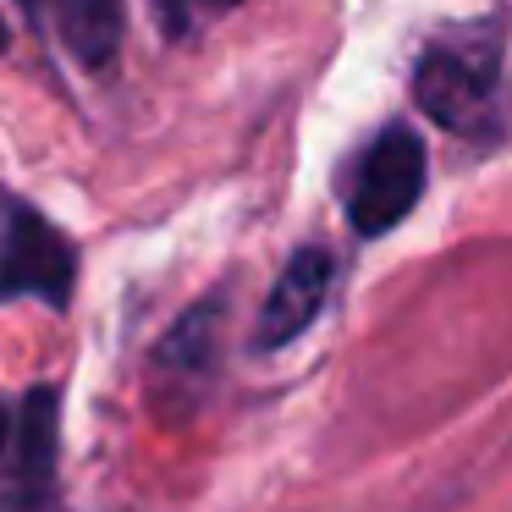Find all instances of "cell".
Masks as SVG:
<instances>
[{
	"label": "cell",
	"mask_w": 512,
	"mask_h": 512,
	"mask_svg": "<svg viewBox=\"0 0 512 512\" xmlns=\"http://www.w3.org/2000/svg\"><path fill=\"white\" fill-rule=\"evenodd\" d=\"M501 61H507V34H501L496 17L457 23L419 50L413 100L446 133L496 144L501 122H507V111H501Z\"/></svg>",
	"instance_id": "obj_1"
},
{
	"label": "cell",
	"mask_w": 512,
	"mask_h": 512,
	"mask_svg": "<svg viewBox=\"0 0 512 512\" xmlns=\"http://www.w3.org/2000/svg\"><path fill=\"white\" fill-rule=\"evenodd\" d=\"M72 281H78V248L39 210L0 199V298H39L50 309H67Z\"/></svg>",
	"instance_id": "obj_2"
},
{
	"label": "cell",
	"mask_w": 512,
	"mask_h": 512,
	"mask_svg": "<svg viewBox=\"0 0 512 512\" xmlns=\"http://www.w3.org/2000/svg\"><path fill=\"white\" fill-rule=\"evenodd\" d=\"M0 512H61V391L34 386L17 408L12 441L0 452Z\"/></svg>",
	"instance_id": "obj_3"
},
{
	"label": "cell",
	"mask_w": 512,
	"mask_h": 512,
	"mask_svg": "<svg viewBox=\"0 0 512 512\" xmlns=\"http://www.w3.org/2000/svg\"><path fill=\"white\" fill-rule=\"evenodd\" d=\"M424 193V144L413 127H386L375 144L364 149L347 188V221L358 237H380L397 221H408V210Z\"/></svg>",
	"instance_id": "obj_4"
},
{
	"label": "cell",
	"mask_w": 512,
	"mask_h": 512,
	"mask_svg": "<svg viewBox=\"0 0 512 512\" xmlns=\"http://www.w3.org/2000/svg\"><path fill=\"white\" fill-rule=\"evenodd\" d=\"M331 254L325 248H298L287 259V270L276 276L265 309H259V325H254V347L259 353H276V347H292L325 309V292H331Z\"/></svg>",
	"instance_id": "obj_5"
},
{
	"label": "cell",
	"mask_w": 512,
	"mask_h": 512,
	"mask_svg": "<svg viewBox=\"0 0 512 512\" xmlns=\"http://www.w3.org/2000/svg\"><path fill=\"white\" fill-rule=\"evenodd\" d=\"M221 298L193 303L177 325L166 331V342L155 347V386H166L171 397H199L221 369Z\"/></svg>",
	"instance_id": "obj_6"
},
{
	"label": "cell",
	"mask_w": 512,
	"mask_h": 512,
	"mask_svg": "<svg viewBox=\"0 0 512 512\" xmlns=\"http://www.w3.org/2000/svg\"><path fill=\"white\" fill-rule=\"evenodd\" d=\"M50 17L56 39L67 45V56L78 67L100 72L116 61V45H122V0H28Z\"/></svg>",
	"instance_id": "obj_7"
},
{
	"label": "cell",
	"mask_w": 512,
	"mask_h": 512,
	"mask_svg": "<svg viewBox=\"0 0 512 512\" xmlns=\"http://www.w3.org/2000/svg\"><path fill=\"white\" fill-rule=\"evenodd\" d=\"M155 12H160V23H166V34H182L188 17H193V0H155Z\"/></svg>",
	"instance_id": "obj_8"
},
{
	"label": "cell",
	"mask_w": 512,
	"mask_h": 512,
	"mask_svg": "<svg viewBox=\"0 0 512 512\" xmlns=\"http://www.w3.org/2000/svg\"><path fill=\"white\" fill-rule=\"evenodd\" d=\"M6 441H12V408L0 402V452H6Z\"/></svg>",
	"instance_id": "obj_9"
},
{
	"label": "cell",
	"mask_w": 512,
	"mask_h": 512,
	"mask_svg": "<svg viewBox=\"0 0 512 512\" xmlns=\"http://www.w3.org/2000/svg\"><path fill=\"white\" fill-rule=\"evenodd\" d=\"M0 50H6V23H0Z\"/></svg>",
	"instance_id": "obj_10"
},
{
	"label": "cell",
	"mask_w": 512,
	"mask_h": 512,
	"mask_svg": "<svg viewBox=\"0 0 512 512\" xmlns=\"http://www.w3.org/2000/svg\"><path fill=\"white\" fill-rule=\"evenodd\" d=\"M210 6H237V0H210Z\"/></svg>",
	"instance_id": "obj_11"
}]
</instances>
